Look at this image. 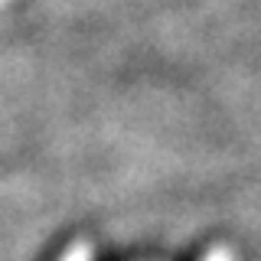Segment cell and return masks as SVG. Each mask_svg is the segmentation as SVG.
Wrapping results in <instances>:
<instances>
[{
  "mask_svg": "<svg viewBox=\"0 0 261 261\" xmlns=\"http://www.w3.org/2000/svg\"><path fill=\"white\" fill-rule=\"evenodd\" d=\"M65 261H88V248H85V245H79V248H72L69 255H65Z\"/></svg>",
  "mask_w": 261,
  "mask_h": 261,
  "instance_id": "obj_1",
  "label": "cell"
},
{
  "mask_svg": "<svg viewBox=\"0 0 261 261\" xmlns=\"http://www.w3.org/2000/svg\"><path fill=\"white\" fill-rule=\"evenodd\" d=\"M206 261H225V255H212V258H206Z\"/></svg>",
  "mask_w": 261,
  "mask_h": 261,
  "instance_id": "obj_2",
  "label": "cell"
}]
</instances>
